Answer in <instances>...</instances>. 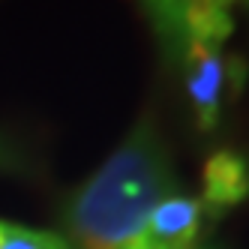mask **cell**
Listing matches in <instances>:
<instances>
[{"label":"cell","mask_w":249,"mask_h":249,"mask_svg":"<svg viewBox=\"0 0 249 249\" xmlns=\"http://www.w3.org/2000/svg\"><path fill=\"white\" fill-rule=\"evenodd\" d=\"M249 195V168L243 156L219 150L204 165V198L201 210H207L210 219H219L228 207L240 204Z\"/></svg>","instance_id":"cell-4"},{"label":"cell","mask_w":249,"mask_h":249,"mask_svg":"<svg viewBox=\"0 0 249 249\" xmlns=\"http://www.w3.org/2000/svg\"><path fill=\"white\" fill-rule=\"evenodd\" d=\"M183 75H186V90L195 108V120L201 129H213L219 123L222 111V93L228 78L240 81L243 66L240 60H225L222 42L213 39H189L183 51Z\"/></svg>","instance_id":"cell-2"},{"label":"cell","mask_w":249,"mask_h":249,"mask_svg":"<svg viewBox=\"0 0 249 249\" xmlns=\"http://www.w3.org/2000/svg\"><path fill=\"white\" fill-rule=\"evenodd\" d=\"M3 165H9V150L0 147V168H3Z\"/></svg>","instance_id":"cell-6"},{"label":"cell","mask_w":249,"mask_h":249,"mask_svg":"<svg viewBox=\"0 0 249 249\" xmlns=\"http://www.w3.org/2000/svg\"><path fill=\"white\" fill-rule=\"evenodd\" d=\"M225 3H228V6H231V3H234V0H225Z\"/></svg>","instance_id":"cell-7"},{"label":"cell","mask_w":249,"mask_h":249,"mask_svg":"<svg viewBox=\"0 0 249 249\" xmlns=\"http://www.w3.org/2000/svg\"><path fill=\"white\" fill-rule=\"evenodd\" d=\"M201 219L204 210L198 198L171 192L150 210L135 249H195Z\"/></svg>","instance_id":"cell-3"},{"label":"cell","mask_w":249,"mask_h":249,"mask_svg":"<svg viewBox=\"0 0 249 249\" xmlns=\"http://www.w3.org/2000/svg\"><path fill=\"white\" fill-rule=\"evenodd\" d=\"M0 249H69V246L54 231L27 228L18 222L0 219Z\"/></svg>","instance_id":"cell-5"},{"label":"cell","mask_w":249,"mask_h":249,"mask_svg":"<svg viewBox=\"0 0 249 249\" xmlns=\"http://www.w3.org/2000/svg\"><path fill=\"white\" fill-rule=\"evenodd\" d=\"M177 174L153 117H141L120 147L72 192L66 204L69 249H135L150 210L171 195Z\"/></svg>","instance_id":"cell-1"}]
</instances>
